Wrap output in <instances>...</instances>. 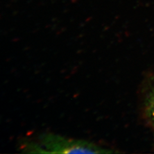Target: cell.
Masks as SVG:
<instances>
[{"label":"cell","mask_w":154,"mask_h":154,"mask_svg":"<svg viewBox=\"0 0 154 154\" xmlns=\"http://www.w3.org/2000/svg\"><path fill=\"white\" fill-rule=\"evenodd\" d=\"M24 149H25V152L30 153H110L113 152L93 143L68 139L54 134L42 135L39 138V142L25 144Z\"/></svg>","instance_id":"6da1fadb"},{"label":"cell","mask_w":154,"mask_h":154,"mask_svg":"<svg viewBox=\"0 0 154 154\" xmlns=\"http://www.w3.org/2000/svg\"><path fill=\"white\" fill-rule=\"evenodd\" d=\"M145 107L146 115L154 132V88L148 96Z\"/></svg>","instance_id":"7a4b0ae2"}]
</instances>
